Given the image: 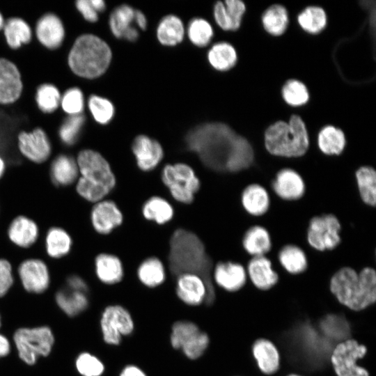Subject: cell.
Here are the masks:
<instances>
[{
  "label": "cell",
  "instance_id": "cell-8",
  "mask_svg": "<svg viewBox=\"0 0 376 376\" xmlns=\"http://www.w3.org/2000/svg\"><path fill=\"white\" fill-rule=\"evenodd\" d=\"M19 357L26 363H35L39 356H47L54 343V336L47 327L22 328L14 335Z\"/></svg>",
  "mask_w": 376,
  "mask_h": 376
},
{
  "label": "cell",
  "instance_id": "cell-34",
  "mask_svg": "<svg viewBox=\"0 0 376 376\" xmlns=\"http://www.w3.org/2000/svg\"><path fill=\"white\" fill-rule=\"evenodd\" d=\"M137 276L142 284L148 288H155L162 284L166 279V272L162 262L156 257L143 260L137 269Z\"/></svg>",
  "mask_w": 376,
  "mask_h": 376
},
{
  "label": "cell",
  "instance_id": "cell-3",
  "mask_svg": "<svg viewBox=\"0 0 376 376\" xmlns=\"http://www.w3.org/2000/svg\"><path fill=\"white\" fill-rule=\"evenodd\" d=\"M329 290L339 304L353 311H361L376 301V272L365 267L358 272L345 266L331 275Z\"/></svg>",
  "mask_w": 376,
  "mask_h": 376
},
{
  "label": "cell",
  "instance_id": "cell-60",
  "mask_svg": "<svg viewBox=\"0 0 376 376\" xmlns=\"http://www.w3.org/2000/svg\"><path fill=\"white\" fill-rule=\"evenodd\" d=\"M288 376H301V375H296V374H290V375H288Z\"/></svg>",
  "mask_w": 376,
  "mask_h": 376
},
{
  "label": "cell",
  "instance_id": "cell-28",
  "mask_svg": "<svg viewBox=\"0 0 376 376\" xmlns=\"http://www.w3.org/2000/svg\"><path fill=\"white\" fill-rule=\"evenodd\" d=\"M95 271L103 283L113 285L123 278L124 269L121 260L113 254L102 253L95 258Z\"/></svg>",
  "mask_w": 376,
  "mask_h": 376
},
{
  "label": "cell",
  "instance_id": "cell-21",
  "mask_svg": "<svg viewBox=\"0 0 376 376\" xmlns=\"http://www.w3.org/2000/svg\"><path fill=\"white\" fill-rule=\"evenodd\" d=\"M7 235L14 245L20 249H29L37 242L39 228L33 219L26 216L17 215L10 222Z\"/></svg>",
  "mask_w": 376,
  "mask_h": 376
},
{
  "label": "cell",
  "instance_id": "cell-37",
  "mask_svg": "<svg viewBox=\"0 0 376 376\" xmlns=\"http://www.w3.org/2000/svg\"><path fill=\"white\" fill-rule=\"evenodd\" d=\"M58 305L70 316H74L84 311L88 305L86 292L74 290L69 288L59 290L56 295Z\"/></svg>",
  "mask_w": 376,
  "mask_h": 376
},
{
  "label": "cell",
  "instance_id": "cell-39",
  "mask_svg": "<svg viewBox=\"0 0 376 376\" xmlns=\"http://www.w3.org/2000/svg\"><path fill=\"white\" fill-rule=\"evenodd\" d=\"M135 10L129 5L123 4L116 7L111 13L109 24L113 35L117 38H123L126 32L134 27Z\"/></svg>",
  "mask_w": 376,
  "mask_h": 376
},
{
  "label": "cell",
  "instance_id": "cell-27",
  "mask_svg": "<svg viewBox=\"0 0 376 376\" xmlns=\"http://www.w3.org/2000/svg\"><path fill=\"white\" fill-rule=\"evenodd\" d=\"M2 31L6 44L14 50L30 43L32 40L31 27L25 19L19 17H11L6 19Z\"/></svg>",
  "mask_w": 376,
  "mask_h": 376
},
{
  "label": "cell",
  "instance_id": "cell-47",
  "mask_svg": "<svg viewBox=\"0 0 376 376\" xmlns=\"http://www.w3.org/2000/svg\"><path fill=\"white\" fill-rule=\"evenodd\" d=\"M84 105L83 92L77 86L66 89L61 95L60 107L68 116L81 114Z\"/></svg>",
  "mask_w": 376,
  "mask_h": 376
},
{
  "label": "cell",
  "instance_id": "cell-48",
  "mask_svg": "<svg viewBox=\"0 0 376 376\" xmlns=\"http://www.w3.org/2000/svg\"><path fill=\"white\" fill-rule=\"evenodd\" d=\"M284 100L291 106H301L306 104L309 98L306 86L295 79L288 81L282 88Z\"/></svg>",
  "mask_w": 376,
  "mask_h": 376
},
{
  "label": "cell",
  "instance_id": "cell-54",
  "mask_svg": "<svg viewBox=\"0 0 376 376\" xmlns=\"http://www.w3.org/2000/svg\"><path fill=\"white\" fill-rule=\"evenodd\" d=\"M119 376H147V375L140 367L130 364L122 369Z\"/></svg>",
  "mask_w": 376,
  "mask_h": 376
},
{
  "label": "cell",
  "instance_id": "cell-50",
  "mask_svg": "<svg viewBox=\"0 0 376 376\" xmlns=\"http://www.w3.org/2000/svg\"><path fill=\"white\" fill-rule=\"evenodd\" d=\"M79 373L83 376H100L104 370L103 363L95 356L88 353H81L76 361Z\"/></svg>",
  "mask_w": 376,
  "mask_h": 376
},
{
  "label": "cell",
  "instance_id": "cell-29",
  "mask_svg": "<svg viewBox=\"0 0 376 376\" xmlns=\"http://www.w3.org/2000/svg\"><path fill=\"white\" fill-rule=\"evenodd\" d=\"M242 246L252 257L265 256L272 246L270 233L261 225L249 227L242 237Z\"/></svg>",
  "mask_w": 376,
  "mask_h": 376
},
{
  "label": "cell",
  "instance_id": "cell-13",
  "mask_svg": "<svg viewBox=\"0 0 376 376\" xmlns=\"http://www.w3.org/2000/svg\"><path fill=\"white\" fill-rule=\"evenodd\" d=\"M175 292L179 299L186 305L197 306L204 301H212L209 288L200 276L185 273L178 276Z\"/></svg>",
  "mask_w": 376,
  "mask_h": 376
},
{
  "label": "cell",
  "instance_id": "cell-23",
  "mask_svg": "<svg viewBox=\"0 0 376 376\" xmlns=\"http://www.w3.org/2000/svg\"><path fill=\"white\" fill-rule=\"evenodd\" d=\"M79 169L76 159L67 154H59L49 166L52 184L56 187H66L77 182Z\"/></svg>",
  "mask_w": 376,
  "mask_h": 376
},
{
  "label": "cell",
  "instance_id": "cell-19",
  "mask_svg": "<svg viewBox=\"0 0 376 376\" xmlns=\"http://www.w3.org/2000/svg\"><path fill=\"white\" fill-rule=\"evenodd\" d=\"M132 150L138 167L143 171L153 170L164 157V150L160 143L143 134L134 139Z\"/></svg>",
  "mask_w": 376,
  "mask_h": 376
},
{
  "label": "cell",
  "instance_id": "cell-40",
  "mask_svg": "<svg viewBox=\"0 0 376 376\" xmlns=\"http://www.w3.org/2000/svg\"><path fill=\"white\" fill-rule=\"evenodd\" d=\"M61 98L59 89L52 83L41 84L35 94L38 108L46 114L52 113L60 107Z\"/></svg>",
  "mask_w": 376,
  "mask_h": 376
},
{
  "label": "cell",
  "instance_id": "cell-51",
  "mask_svg": "<svg viewBox=\"0 0 376 376\" xmlns=\"http://www.w3.org/2000/svg\"><path fill=\"white\" fill-rule=\"evenodd\" d=\"M13 281L11 263L6 259L0 258V297L7 293Z\"/></svg>",
  "mask_w": 376,
  "mask_h": 376
},
{
  "label": "cell",
  "instance_id": "cell-6",
  "mask_svg": "<svg viewBox=\"0 0 376 376\" xmlns=\"http://www.w3.org/2000/svg\"><path fill=\"white\" fill-rule=\"evenodd\" d=\"M265 146L274 156L286 158L303 156L309 147L305 123L297 115H292L288 123L276 122L265 132Z\"/></svg>",
  "mask_w": 376,
  "mask_h": 376
},
{
  "label": "cell",
  "instance_id": "cell-45",
  "mask_svg": "<svg viewBox=\"0 0 376 376\" xmlns=\"http://www.w3.org/2000/svg\"><path fill=\"white\" fill-rule=\"evenodd\" d=\"M88 107L93 118L99 124H107L113 117V104L103 97L91 95L88 100Z\"/></svg>",
  "mask_w": 376,
  "mask_h": 376
},
{
  "label": "cell",
  "instance_id": "cell-38",
  "mask_svg": "<svg viewBox=\"0 0 376 376\" xmlns=\"http://www.w3.org/2000/svg\"><path fill=\"white\" fill-rule=\"evenodd\" d=\"M143 217L158 224L169 222L173 217V208L169 201L160 196H152L143 204Z\"/></svg>",
  "mask_w": 376,
  "mask_h": 376
},
{
  "label": "cell",
  "instance_id": "cell-35",
  "mask_svg": "<svg viewBox=\"0 0 376 376\" xmlns=\"http://www.w3.org/2000/svg\"><path fill=\"white\" fill-rule=\"evenodd\" d=\"M346 143L343 132L332 125L323 127L318 136V146L327 155H338L343 151Z\"/></svg>",
  "mask_w": 376,
  "mask_h": 376
},
{
  "label": "cell",
  "instance_id": "cell-26",
  "mask_svg": "<svg viewBox=\"0 0 376 376\" xmlns=\"http://www.w3.org/2000/svg\"><path fill=\"white\" fill-rule=\"evenodd\" d=\"M252 353L263 373L272 375L279 369V352L271 340L264 338L257 339L252 345Z\"/></svg>",
  "mask_w": 376,
  "mask_h": 376
},
{
  "label": "cell",
  "instance_id": "cell-15",
  "mask_svg": "<svg viewBox=\"0 0 376 376\" xmlns=\"http://www.w3.org/2000/svg\"><path fill=\"white\" fill-rule=\"evenodd\" d=\"M18 274L24 289L33 293L45 291L49 284L47 264L40 258H28L19 263Z\"/></svg>",
  "mask_w": 376,
  "mask_h": 376
},
{
  "label": "cell",
  "instance_id": "cell-16",
  "mask_svg": "<svg viewBox=\"0 0 376 376\" xmlns=\"http://www.w3.org/2000/svg\"><path fill=\"white\" fill-rule=\"evenodd\" d=\"M35 34L38 41L49 50L58 49L65 38V29L61 19L55 13H47L37 21Z\"/></svg>",
  "mask_w": 376,
  "mask_h": 376
},
{
  "label": "cell",
  "instance_id": "cell-11",
  "mask_svg": "<svg viewBox=\"0 0 376 376\" xmlns=\"http://www.w3.org/2000/svg\"><path fill=\"white\" fill-rule=\"evenodd\" d=\"M100 327L104 342L108 345H118L123 336L133 332L134 322L127 308L113 304L107 306L102 312Z\"/></svg>",
  "mask_w": 376,
  "mask_h": 376
},
{
  "label": "cell",
  "instance_id": "cell-59",
  "mask_svg": "<svg viewBox=\"0 0 376 376\" xmlns=\"http://www.w3.org/2000/svg\"><path fill=\"white\" fill-rule=\"evenodd\" d=\"M4 23H5L4 17L2 13L0 12V31H2Z\"/></svg>",
  "mask_w": 376,
  "mask_h": 376
},
{
  "label": "cell",
  "instance_id": "cell-12",
  "mask_svg": "<svg viewBox=\"0 0 376 376\" xmlns=\"http://www.w3.org/2000/svg\"><path fill=\"white\" fill-rule=\"evenodd\" d=\"M17 146L20 154L36 164L47 162L52 151L49 138L41 127L19 132Z\"/></svg>",
  "mask_w": 376,
  "mask_h": 376
},
{
  "label": "cell",
  "instance_id": "cell-2",
  "mask_svg": "<svg viewBox=\"0 0 376 376\" xmlns=\"http://www.w3.org/2000/svg\"><path fill=\"white\" fill-rule=\"evenodd\" d=\"M169 263L173 274H195L205 281L212 301L214 290L212 281V262L201 239L190 230L178 228L171 235Z\"/></svg>",
  "mask_w": 376,
  "mask_h": 376
},
{
  "label": "cell",
  "instance_id": "cell-1",
  "mask_svg": "<svg viewBox=\"0 0 376 376\" xmlns=\"http://www.w3.org/2000/svg\"><path fill=\"white\" fill-rule=\"evenodd\" d=\"M185 143L205 166L215 171L240 172L249 168L253 161L251 143L224 123L194 127L187 134Z\"/></svg>",
  "mask_w": 376,
  "mask_h": 376
},
{
  "label": "cell",
  "instance_id": "cell-10",
  "mask_svg": "<svg viewBox=\"0 0 376 376\" xmlns=\"http://www.w3.org/2000/svg\"><path fill=\"white\" fill-rule=\"evenodd\" d=\"M367 353L363 344L352 338L337 343L332 349L331 363L336 376H370L369 372L357 364Z\"/></svg>",
  "mask_w": 376,
  "mask_h": 376
},
{
  "label": "cell",
  "instance_id": "cell-25",
  "mask_svg": "<svg viewBox=\"0 0 376 376\" xmlns=\"http://www.w3.org/2000/svg\"><path fill=\"white\" fill-rule=\"evenodd\" d=\"M241 203L249 214L258 217L266 214L269 209V194L263 185L251 183L243 189Z\"/></svg>",
  "mask_w": 376,
  "mask_h": 376
},
{
  "label": "cell",
  "instance_id": "cell-22",
  "mask_svg": "<svg viewBox=\"0 0 376 376\" xmlns=\"http://www.w3.org/2000/svg\"><path fill=\"white\" fill-rule=\"evenodd\" d=\"M246 269L251 283L260 290H270L279 280L272 261L265 256L252 257L248 262Z\"/></svg>",
  "mask_w": 376,
  "mask_h": 376
},
{
  "label": "cell",
  "instance_id": "cell-20",
  "mask_svg": "<svg viewBox=\"0 0 376 376\" xmlns=\"http://www.w3.org/2000/svg\"><path fill=\"white\" fill-rule=\"evenodd\" d=\"M212 275L217 285L230 292L242 289L247 279L244 267L232 261L219 262L214 268Z\"/></svg>",
  "mask_w": 376,
  "mask_h": 376
},
{
  "label": "cell",
  "instance_id": "cell-53",
  "mask_svg": "<svg viewBox=\"0 0 376 376\" xmlns=\"http://www.w3.org/2000/svg\"><path fill=\"white\" fill-rule=\"evenodd\" d=\"M68 288L83 292H87L88 285L86 281L77 275H72L67 279Z\"/></svg>",
  "mask_w": 376,
  "mask_h": 376
},
{
  "label": "cell",
  "instance_id": "cell-41",
  "mask_svg": "<svg viewBox=\"0 0 376 376\" xmlns=\"http://www.w3.org/2000/svg\"><path fill=\"white\" fill-rule=\"evenodd\" d=\"M262 23L269 33L280 36L285 31L288 24V12L283 6L273 5L265 11Z\"/></svg>",
  "mask_w": 376,
  "mask_h": 376
},
{
  "label": "cell",
  "instance_id": "cell-52",
  "mask_svg": "<svg viewBox=\"0 0 376 376\" xmlns=\"http://www.w3.org/2000/svg\"><path fill=\"white\" fill-rule=\"evenodd\" d=\"M75 4L77 10L86 21L94 23L98 20V13L91 0H77Z\"/></svg>",
  "mask_w": 376,
  "mask_h": 376
},
{
  "label": "cell",
  "instance_id": "cell-46",
  "mask_svg": "<svg viewBox=\"0 0 376 376\" xmlns=\"http://www.w3.org/2000/svg\"><path fill=\"white\" fill-rule=\"evenodd\" d=\"M187 34L190 41L198 47H205L213 36L210 23L202 18H194L189 24Z\"/></svg>",
  "mask_w": 376,
  "mask_h": 376
},
{
  "label": "cell",
  "instance_id": "cell-24",
  "mask_svg": "<svg viewBox=\"0 0 376 376\" xmlns=\"http://www.w3.org/2000/svg\"><path fill=\"white\" fill-rule=\"evenodd\" d=\"M246 10L240 0L217 1L214 6V17L217 24L225 31H235L240 26Z\"/></svg>",
  "mask_w": 376,
  "mask_h": 376
},
{
  "label": "cell",
  "instance_id": "cell-58",
  "mask_svg": "<svg viewBox=\"0 0 376 376\" xmlns=\"http://www.w3.org/2000/svg\"><path fill=\"white\" fill-rule=\"evenodd\" d=\"M6 163L3 158L0 156V180L3 177L6 171Z\"/></svg>",
  "mask_w": 376,
  "mask_h": 376
},
{
  "label": "cell",
  "instance_id": "cell-5",
  "mask_svg": "<svg viewBox=\"0 0 376 376\" xmlns=\"http://www.w3.org/2000/svg\"><path fill=\"white\" fill-rule=\"evenodd\" d=\"M111 57V50L104 40L94 34L84 33L74 41L67 56V63L76 76L92 79L106 72Z\"/></svg>",
  "mask_w": 376,
  "mask_h": 376
},
{
  "label": "cell",
  "instance_id": "cell-57",
  "mask_svg": "<svg viewBox=\"0 0 376 376\" xmlns=\"http://www.w3.org/2000/svg\"><path fill=\"white\" fill-rule=\"evenodd\" d=\"M93 6L97 10V12L102 13L104 12L106 8L105 2L102 0H91Z\"/></svg>",
  "mask_w": 376,
  "mask_h": 376
},
{
  "label": "cell",
  "instance_id": "cell-56",
  "mask_svg": "<svg viewBox=\"0 0 376 376\" xmlns=\"http://www.w3.org/2000/svg\"><path fill=\"white\" fill-rule=\"evenodd\" d=\"M10 344L6 338L0 334V357H4L9 353Z\"/></svg>",
  "mask_w": 376,
  "mask_h": 376
},
{
  "label": "cell",
  "instance_id": "cell-7",
  "mask_svg": "<svg viewBox=\"0 0 376 376\" xmlns=\"http://www.w3.org/2000/svg\"><path fill=\"white\" fill-rule=\"evenodd\" d=\"M161 178L172 197L185 204L194 201L201 185L193 169L183 163L166 165L162 171Z\"/></svg>",
  "mask_w": 376,
  "mask_h": 376
},
{
  "label": "cell",
  "instance_id": "cell-33",
  "mask_svg": "<svg viewBox=\"0 0 376 376\" xmlns=\"http://www.w3.org/2000/svg\"><path fill=\"white\" fill-rule=\"evenodd\" d=\"M185 34L181 19L175 15L164 17L157 29V37L159 42L166 46H175L180 43Z\"/></svg>",
  "mask_w": 376,
  "mask_h": 376
},
{
  "label": "cell",
  "instance_id": "cell-9",
  "mask_svg": "<svg viewBox=\"0 0 376 376\" xmlns=\"http://www.w3.org/2000/svg\"><path fill=\"white\" fill-rule=\"evenodd\" d=\"M341 224L334 214L313 217L306 230V241L313 249L319 251L333 250L341 242Z\"/></svg>",
  "mask_w": 376,
  "mask_h": 376
},
{
  "label": "cell",
  "instance_id": "cell-18",
  "mask_svg": "<svg viewBox=\"0 0 376 376\" xmlns=\"http://www.w3.org/2000/svg\"><path fill=\"white\" fill-rule=\"evenodd\" d=\"M90 219L97 233L107 235L123 223V216L115 202L103 199L94 204Z\"/></svg>",
  "mask_w": 376,
  "mask_h": 376
},
{
  "label": "cell",
  "instance_id": "cell-30",
  "mask_svg": "<svg viewBox=\"0 0 376 376\" xmlns=\"http://www.w3.org/2000/svg\"><path fill=\"white\" fill-rule=\"evenodd\" d=\"M72 239L69 233L59 226L49 228L45 234V251L52 259H61L71 251Z\"/></svg>",
  "mask_w": 376,
  "mask_h": 376
},
{
  "label": "cell",
  "instance_id": "cell-55",
  "mask_svg": "<svg viewBox=\"0 0 376 376\" xmlns=\"http://www.w3.org/2000/svg\"><path fill=\"white\" fill-rule=\"evenodd\" d=\"M134 21L141 29L145 30L146 29L147 19L141 10H135Z\"/></svg>",
  "mask_w": 376,
  "mask_h": 376
},
{
  "label": "cell",
  "instance_id": "cell-32",
  "mask_svg": "<svg viewBox=\"0 0 376 376\" xmlns=\"http://www.w3.org/2000/svg\"><path fill=\"white\" fill-rule=\"evenodd\" d=\"M359 196L368 206L376 205V171L370 166H361L354 172Z\"/></svg>",
  "mask_w": 376,
  "mask_h": 376
},
{
  "label": "cell",
  "instance_id": "cell-17",
  "mask_svg": "<svg viewBox=\"0 0 376 376\" xmlns=\"http://www.w3.org/2000/svg\"><path fill=\"white\" fill-rule=\"evenodd\" d=\"M271 187L275 194L283 201H298L306 191V184L297 171L285 168L279 170L272 180Z\"/></svg>",
  "mask_w": 376,
  "mask_h": 376
},
{
  "label": "cell",
  "instance_id": "cell-14",
  "mask_svg": "<svg viewBox=\"0 0 376 376\" xmlns=\"http://www.w3.org/2000/svg\"><path fill=\"white\" fill-rule=\"evenodd\" d=\"M24 85L17 65L12 61L0 58V104L9 105L21 97Z\"/></svg>",
  "mask_w": 376,
  "mask_h": 376
},
{
  "label": "cell",
  "instance_id": "cell-42",
  "mask_svg": "<svg viewBox=\"0 0 376 376\" xmlns=\"http://www.w3.org/2000/svg\"><path fill=\"white\" fill-rule=\"evenodd\" d=\"M300 26L310 33H318L327 24V15L324 10L318 6H309L298 15Z\"/></svg>",
  "mask_w": 376,
  "mask_h": 376
},
{
  "label": "cell",
  "instance_id": "cell-31",
  "mask_svg": "<svg viewBox=\"0 0 376 376\" xmlns=\"http://www.w3.org/2000/svg\"><path fill=\"white\" fill-rule=\"evenodd\" d=\"M278 260L289 274H299L308 268V259L304 251L297 245L286 244L278 253Z\"/></svg>",
  "mask_w": 376,
  "mask_h": 376
},
{
  "label": "cell",
  "instance_id": "cell-36",
  "mask_svg": "<svg viewBox=\"0 0 376 376\" xmlns=\"http://www.w3.org/2000/svg\"><path fill=\"white\" fill-rule=\"evenodd\" d=\"M207 58L214 69L219 71H226L236 64L237 56L233 45L226 42H221L214 44L210 48L207 54Z\"/></svg>",
  "mask_w": 376,
  "mask_h": 376
},
{
  "label": "cell",
  "instance_id": "cell-4",
  "mask_svg": "<svg viewBox=\"0 0 376 376\" xmlns=\"http://www.w3.org/2000/svg\"><path fill=\"white\" fill-rule=\"evenodd\" d=\"M76 161L79 173L75 190L84 200L97 203L104 199L114 188L116 177L108 161L97 151L84 149Z\"/></svg>",
  "mask_w": 376,
  "mask_h": 376
},
{
  "label": "cell",
  "instance_id": "cell-43",
  "mask_svg": "<svg viewBox=\"0 0 376 376\" xmlns=\"http://www.w3.org/2000/svg\"><path fill=\"white\" fill-rule=\"evenodd\" d=\"M86 118L84 114L68 116L61 124L58 134L65 146H73L79 139Z\"/></svg>",
  "mask_w": 376,
  "mask_h": 376
},
{
  "label": "cell",
  "instance_id": "cell-44",
  "mask_svg": "<svg viewBox=\"0 0 376 376\" xmlns=\"http://www.w3.org/2000/svg\"><path fill=\"white\" fill-rule=\"evenodd\" d=\"M200 331L198 326L191 321H177L171 327L170 343L174 349L180 350L189 339Z\"/></svg>",
  "mask_w": 376,
  "mask_h": 376
},
{
  "label": "cell",
  "instance_id": "cell-49",
  "mask_svg": "<svg viewBox=\"0 0 376 376\" xmlns=\"http://www.w3.org/2000/svg\"><path fill=\"white\" fill-rule=\"evenodd\" d=\"M210 338L207 333L200 331L182 347L184 355L191 360L201 357L209 346Z\"/></svg>",
  "mask_w": 376,
  "mask_h": 376
}]
</instances>
